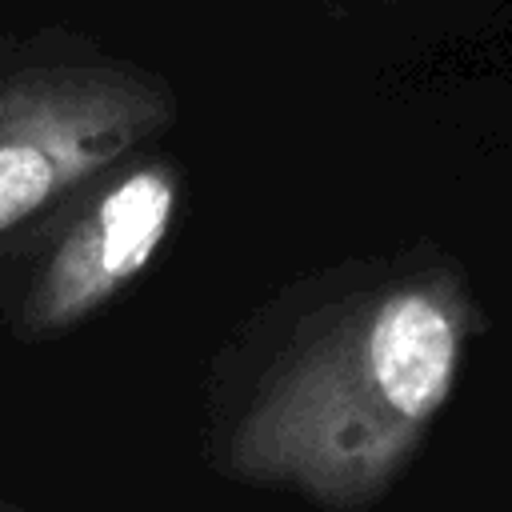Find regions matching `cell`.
I'll return each mask as SVG.
<instances>
[{
	"instance_id": "cell-1",
	"label": "cell",
	"mask_w": 512,
	"mask_h": 512,
	"mask_svg": "<svg viewBox=\"0 0 512 512\" xmlns=\"http://www.w3.org/2000/svg\"><path fill=\"white\" fill-rule=\"evenodd\" d=\"M480 312L448 260L332 272L240 372L216 456L228 476L328 512L380 500L448 404Z\"/></svg>"
},
{
	"instance_id": "cell-2",
	"label": "cell",
	"mask_w": 512,
	"mask_h": 512,
	"mask_svg": "<svg viewBox=\"0 0 512 512\" xmlns=\"http://www.w3.org/2000/svg\"><path fill=\"white\" fill-rule=\"evenodd\" d=\"M172 116L160 80L116 64L0 76V236L52 208Z\"/></svg>"
},
{
	"instance_id": "cell-3",
	"label": "cell",
	"mask_w": 512,
	"mask_h": 512,
	"mask_svg": "<svg viewBox=\"0 0 512 512\" xmlns=\"http://www.w3.org/2000/svg\"><path fill=\"white\" fill-rule=\"evenodd\" d=\"M176 196L180 176L168 160L136 164L104 184L36 272L24 324L32 332H60L120 296L164 244Z\"/></svg>"
}]
</instances>
